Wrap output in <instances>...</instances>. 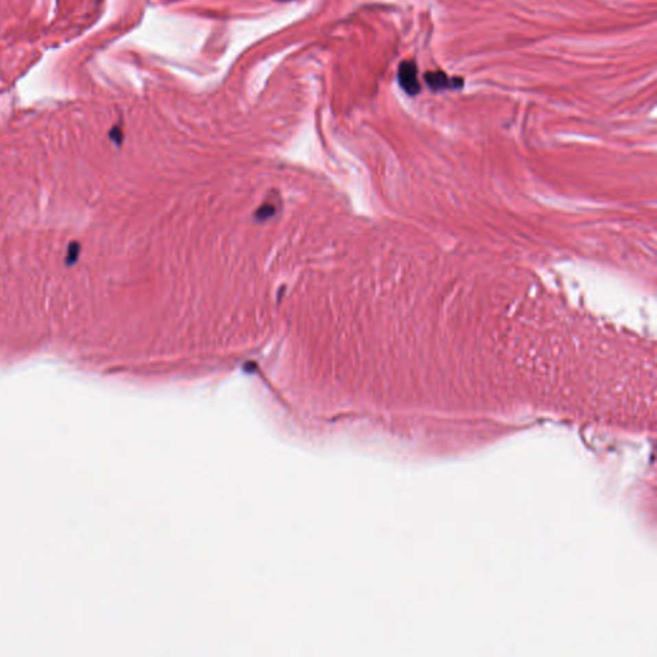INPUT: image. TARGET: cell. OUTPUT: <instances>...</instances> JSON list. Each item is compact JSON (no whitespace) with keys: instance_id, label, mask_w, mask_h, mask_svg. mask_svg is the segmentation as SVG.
I'll return each mask as SVG.
<instances>
[{"instance_id":"obj_3","label":"cell","mask_w":657,"mask_h":657,"mask_svg":"<svg viewBox=\"0 0 657 657\" xmlns=\"http://www.w3.org/2000/svg\"><path fill=\"white\" fill-rule=\"evenodd\" d=\"M277 1H290V0H277Z\"/></svg>"},{"instance_id":"obj_1","label":"cell","mask_w":657,"mask_h":657,"mask_svg":"<svg viewBox=\"0 0 657 657\" xmlns=\"http://www.w3.org/2000/svg\"><path fill=\"white\" fill-rule=\"evenodd\" d=\"M398 82L404 93L415 97L420 93L422 87L417 78V66L413 60H404L398 69Z\"/></svg>"},{"instance_id":"obj_2","label":"cell","mask_w":657,"mask_h":657,"mask_svg":"<svg viewBox=\"0 0 657 657\" xmlns=\"http://www.w3.org/2000/svg\"><path fill=\"white\" fill-rule=\"evenodd\" d=\"M424 79L426 81L428 87L434 90V91H443V90H457L463 87V80L460 78H450L447 73L443 71H435V72H428Z\"/></svg>"}]
</instances>
